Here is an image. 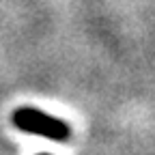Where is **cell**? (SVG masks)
I'll use <instances>...</instances> for the list:
<instances>
[{
	"label": "cell",
	"instance_id": "obj_1",
	"mask_svg": "<svg viewBox=\"0 0 155 155\" xmlns=\"http://www.w3.org/2000/svg\"><path fill=\"white\" fill-rule=\"evenodd\" d=\"M13 125L22 131L28 134H39V136H45L50 140L56 142H63L69 138V125L56 116H50L41 110H35V108H17L13 112Z\"/></svg>",
	"mask_w": 155,
	"mask_h": 155
},
{
	"label": "cell",
	"instance_id": "obj_2",
	"mask_svg": "<svg viewBox=\"0 0 155 155\" xmlns=\"http://www.w3.org/2000/svg\"><path fill=\"white\" fill-rule=\"evenodd\" d=\"M39 155H50V153H39Z\"/></svg>",
	"mask_w": 155,
	"mask_h": 155
}]
</instances>
